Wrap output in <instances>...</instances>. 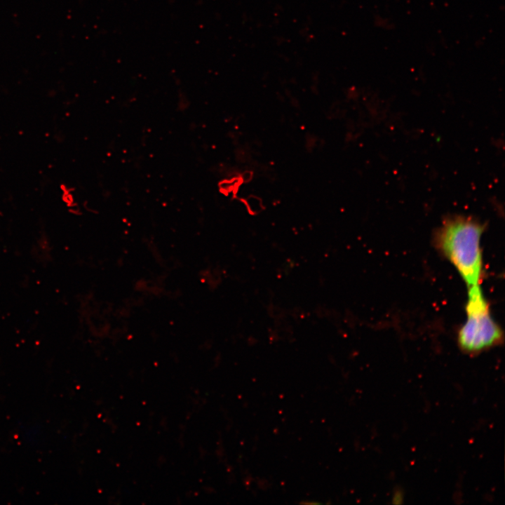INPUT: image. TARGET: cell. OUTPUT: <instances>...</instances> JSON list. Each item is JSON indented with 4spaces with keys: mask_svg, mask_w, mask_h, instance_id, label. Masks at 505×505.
Here are the masks:
<instances>
[{
    "mask_svg": "<svg viewBox=\"0 0 505 505\" xmlns=\"http://www.w3.org/2000/svg\"><path fill=\"white\" fill-rule=\"evenodd\" d=\"M247 205L249 210L252 213L259 211L262 208L260 200L255 196L249 198L248 199Z\"/></svg>",
    "mask_w": 505,
    "mask_h": 505,
    "instance_id": "cell-3",
    "label": "cell"
},
{
    "mask_svg": "<svg viewBox=\"0 0 505 505\" xmlns=\"http://www.w3.org/2000/svg\"><path fill=\"white\" fill-rule=\"evenodd\" d=\"M483 231L484 226L477 220L455 215L443 221L436 236L438 249L468 287L478 285L482 275L480 238Z\"/></svg>",
    "mask_w": 505,
    "mask_h": 505,
    "instance_id": "cell-1",
    "label": "cell"
},
{
    "mask_svg": "<svg viewBox=\"0 0 505 505\" xmlns=\"http://www.w3.org/2000/svg\"><path fill=\"white\" fill-rule=\"evenodd\" d=\"M466 313V321L458 334V342L464 351L477 354L501 342L502 332L490 315L479 284L469 287Z\"/></svg>",
    "mask_w": 505,
    "mask_h": 505,
    "instance_id": "cell-2",
    "label": "cell"
}]
</instances>
